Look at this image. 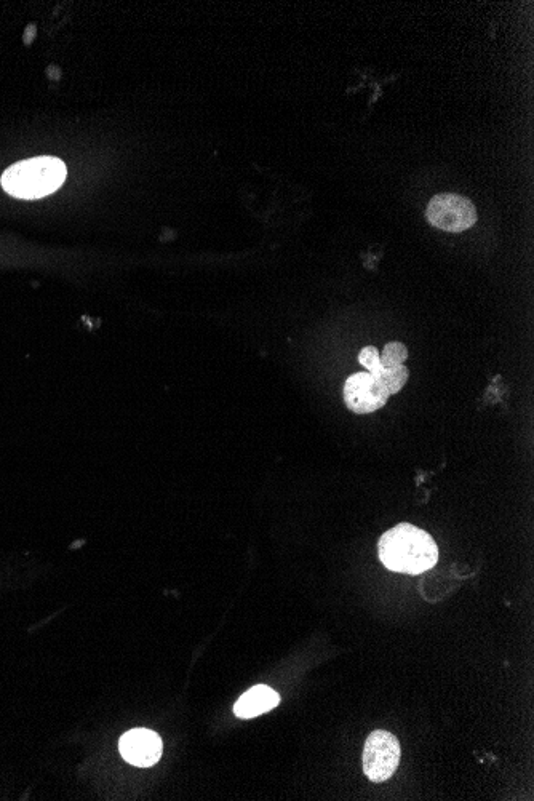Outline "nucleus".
<instances>
[{
  "label": "nucleus",
  "instance_id": "1",
  "mask_svg": "<svg viewBox=\"0 0 534 801\" xmlns=\"http://www.w3.org/2000/svg\"><path fill=\"white\" fill-rule=\"evenodd\" d=\"M378 552L387 570L397 573L421 574L439 560V547L431 534L410 523H400L384 533Z\"/></svg>",
  "mask_w": 534,
  "mask_h": 801
},
{
  "label": "nucleus",
  "instance_id": "2",
  "mask_svg": "<svg viewBox=\"0 0 534 801\" xmlns=\"http://www.w3.org/2000/svg\"><path fill=\"white\" fill-rule=\"evenodd\" d=\"M66 175V165L60 159L34 157L7 168L0 183L4 191L16 199L36 200L58 191Z\"/></svg>",
  "mask_w": 534,
  "mask_h": 801
},
{
  "label": "nucleus",
  "instance_id": "3",
  "mask_svg": "<svg viewBox=\"0 0 534 801\" xmlns=\"http://www.w3.org/2000/svg\"><path fill=\"white\" fill-rule=\"evenodd\" d=\"M402 757L399 739L387 731H373L363 747V773L371 782H384L397 771Z\"/></svg>",
  "mask_w": 534,
  "mask_h": 801
},
{
  "label": "nucleus",
  "instance_id": "4",
  "mask_svg": "<svg viewBox=\"0 0 534 801\" xmlns=\"http://www.w3.org/2000/svg\"><path fill=\"white\" fill-rule=\"evenodd\" d=\"M427 220L434 228L445 232L467 231L477 223V210L466 197L458 194H440L427 205Z\"/></svg>",
  "mask_w": 534,
  "mask_h": 801
},
{
  "label": "nucleus",
  "instance_id": "5",
  "mask_svg": "<svg viewBox=\"0 0 534 801\" xmlns=\"http://www.w3.org/2000/svg\"><path fill=\"white\" fill-rule=\"evenodd\" d=\"M389 392L371 373H355L344 383V402L357 415H370L381 410L389 400Z\"/></svg>",
  "mask_w": 534,
  "mask_h": 801
},
{
  "label": "nucleus",
  "instance_id": "6",
  "mask_svg": "<svg viewBox=\"0 0 534 801\" xmlns=\"http://www.w3.org/2000/svg\"><path fill=\"white\" fill-rule=\"evenodd\" d=\"M119 750L125 762L138 768H149L159 762L164 744L159 734L138 728L128 731L120 738Z\"/></svg>",
  "mask_w": 534,
  "mask_h": 801
},
{
  "label": "nucleus",
  "instance_id": "7",
  "mask_svg": "<svg viewBox=\"0 0 534 801\" xmlns=\"http://www.w3.org/2000/svg\"><path fill=\"white\" fill-rule=\"evenodd\" d=\"M279 702V693H275L267 685H256L250 688L244 696H240L239 701L234 706V714L239 718H244V720L260 717V715L266 714L269 710L279 706Z\"/></svg>",
  "mask_w": 534,
  "mask_h": 801
},
{
  "label": "nucleus",
  "instance_id": "8",
  "mask_svg": "<svg viewBox=\"0 0 534 801\" xmlns=\"http://www.w3.org/2000/svg\"><path fill=\"white\" fill-rule=\"evenodd\" d=\"M371 375H375L381 381V384L386 387L387 392L392 395L399 394L402 391L403 386L407 384L410 371L405 365H397V367H381Z\"/></svg>",
  "mask_w": 534,
  "mask_h": 801
},
{
  "label": "nucleus",
  "instance_id": "9",
  "mask_svg": "<svg viewBox=\"0 0 534 801\" xmlns=\"http://www.w3.org/2000/svg\"><path fill=\"white\" fill-rule=\"evenodd\" d=\"M379 357H381V367H397L408 359V349L402 343H389L384 347L383 355Z\"/></svg>",
  "mask_w": 534,
  "mask_h": 801
},
{
  "label": "nucleus",
  "instance_id": "10",
  "mask_svg": "<svg viewBox=\"0 0 534 801\" xmlns=\"http://www.w3.org/2000/svg\"><path fill=\"white\" fill-rule=\"evenodd\" d=\"M359 362L363 367L367 368L368 373H375L376 370L381 368V357L376 347L367 346L363 347L362 352L359 354Z\"/></svg>",
  "mask_w": 534,
  "mask_h": 801
},
{
  "label": "nucleus",
  "instance_id": "11",
  "mask_svg": "<svg viewBox=\"0 0 534 801\" xmlns=\"http://www.w3.org/2000/svg\"><path fill=\"white\" fill-rule=\"evenodd\" d=\"M26 32H28V34H24V42L29 45L31 44L32 39H34V36H36V26L31 24Z\"/></svg>",
  "mask_w": 534,
  "mask_h": 801
}]
</instances>
